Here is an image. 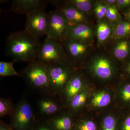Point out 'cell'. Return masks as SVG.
Here are the masks:
<instances>
[{
  "label": "cell",
  "instance_id": "12",
  "mask_svg": "<svg viewBox=\"0 0 130 130\" xmlns=\"http://www.w3.org/2000/svg\"><path fill=\"white\" fill-rule=\"evenodd\" d=\"M64 41L68 54L72 58H79L87 51L88 47L85 43L68 38H66Z\"/></svg>",
  "mask_w": 130,
  "mask_h": 130
},
{
  "label": "cell",
  "instance_id": "10",
  "mask_svg": "<svg viewBox=\"0 0 130 130\" xmlns=\"http://www.w3.org/2000/svg\"><path fill=\"white\" fill-rule=\"evenodd\" d=\"M63 16L70 27L85 23L86 18L83 13L67 2L65 6H62L58 10Z\"/></svg>",
  "mask_w": 130,
  "mask_h": 130
},
{
  "label": "cell",
  "instance_id": "21",
  "mask_svg": "<svg viewBox=\"0 0 130 130\" xmlns=\"http://www.w3.org/2000/svg\"><path fill=\"white\" fill-rule=\"evenodd\" d=\"M14 106L10 99L0 97V119L11 115Z\"/></svg>",
  "mask_w": 130,
  "mask_h": 130
},
{
  "label": "cell",
  "instance_id": "25",
  "mask_svg": "<svg viewBox=\"0 0 130 130\" xmlns=\"http://www.w3.org/2000/svg\"><path fill=\"white\" fill-rule=\"evenodd\" d=\"M103 130H116V121L112 116H106L103 122Z\"/></svg>",
  "mask_w": 130,
  "mask_h": 130
},
{
  "label": "cell",
  "instance_id": "26",
  "mask_svg": "<svg viewBox=\"0 0 130 130\" xmlns=\"http://www.w3.org/2000/svg\"><path fill=\"white\" fill-rule=\"evenodd\" d=\"M107 6L104 4L99 3L96 6L94 12L98 18L102 19L105 17Z\"/></svg>",
  "mask_w": 130,
  "mask_h": 130
},
{
  "label": "cell",
  "instance_id": "15",
  "mask_svg": "<svg viewBox=\"0 0 130 130\" xmlns=\"http://www.w3.org/2000/svg\"><path fill=\"white\" fill-rule=\"evenodd\" d=\"M82 86V80L79 77H71L64 88L65 95L69 101L73 96L79 93Z\"/></svg>",
  "mask_w": 130,
  "mask_h": 130
},
{
  "label": "cell",
  "instance_id": "23",
  "mask_svg": "<svg viewBox=\"0 0 130 130\" xmlns=\"http://www.w3.org/2000/svg\"><path fill=\"white\" fill-rule=\"evenodd\" d=\"M68 3L83 13L90 11L92 8L91 1L89 0H73Z\"/></svg>",
  "mask_w": 130,
  "mask_h": 130
},
{
  "label": "cell",
  "instance_id": "16",
  "mask_svg": "<svg viewBox=\"0 0 130 130\" xmlns=\"http://www.w3.org/2000/svg\"><path fill=\"white\" fill-rule=\"evenodd\" d=\"M111 96L109 93L105 91L97 92L93 96L91 103L93 106L104 107L107 106L111 101Z\"/></svg>",
  "mask_w": 130,
  "mask_h": 130
},
{
  "label": "cell",
  "instance_id": "31",
  "mask_svg": "<svg viewBox=\"0 0 130 130\" xmlns=\"http://www.w3.org/2000/svg\"><path fill=\"white\" fill-rule=\"evenodd\" d=\"M119 17V13L118 10L116 9L107 19L111 21H115L118 19Z\"/></svg>",
  "mask_w": 130,
  "mask_h": 130
},
{
  "label": "cell",
  "instance_id": "2",
  "mask_svg": "<svg viewBox=\"0 0 130 130\" xmlns=\"http://www.w3.org/2000/svg\"><path fill=\"white\" fill-rule=\"evenodd\" d=\"M20 74L31 88L43 91L49 95L51 93L48 66L36 60L28 63Z\"/></svg>",
  "mask_w": 130,
  "mask_h": 130
},
{
  "label": "cell",
  "instance_id": "17",
  "mask_svg": "<svg viewBox=\"0 0 130 130\" xmlns=\"http://www.w3.org/2000/svg\"><path fill=\"white\" fill-rule=\"evenodd\" d=\"M111 33V28L109 24L105 21H101L98 25L96 35L98 41L104 42L109 37Z\"/></svg>",
  "mask_w": 130,
  "mask_h": 130
},
{
  "label": "cell",
  "instance_id": "14",
  "mask_svg": "<svg viewBox=\"0 0 130 130\" xmlns=\"http://www.w3.org/2000/svg\"><path fill=\"white\" fill-rule=\"evenodd\" d=\"M38 105L40 112L46 116H52L59 111L58 104L49 97L42 98L39 101Z\"/></svg>",
  "mask_w": 130,
  "mask_h": 130
},
{
  "label": "cell",
  "instance_id": "4",
  "mask_svg": "<svg viewBox=\"0 0 130 130\" xmlns=\"http://www.w3.org/2000/svg\"><path fill=\"white\" fill-rule=\"evenodd\" d=\"M65 57L61 44L57 41L46 37L41 44L37 59L49 66L63 62Z\"/></svg>",
  "mask_w": 130,
  "mask_h": 130
},
{
  "label": "cell",
  "instance_id": "36",
  "mask_svg": "<svg viewBox=\"0 0 130 130\" xmlns=\"http://www.w3.org/2000/svg\"><path fill=\"white\" fill-rule=\"evenodd\" d=\"M6 1H0V3H4L6 2ZM2 11L1 9L0 8V14H1L2 13Z\"/></svg>",
  "mask_w": 130,
  "mask_h": 130
},
{
  "label": "cell",
  "instance_id": "5",
  "mask_svg": "<svg viewBox=\"0 0 130 130\" xmlns=\"http://www.w3.org/2000/svg\"><path fill=\"white\" fill-rule=\"evenodd\" d=\"M25 30L39 38L46 35L48 26L49 14L44 9H40L26 15Z\"/></svg>",
  "mask_w": 130,
  "mask_h": 130
},
{
  "label": "cell",
  "instance_id": "8",
  "mask_svg": "<svg viewBox=\"0 0 130 130\" xmlns=\"http://www.w3.org/2000/svg\"><path fill=\"white\" fill-rule=\"evenodd\" d=\"M47 1L41 0H14L12 2L11 11L26 15L40 9H44Z\"/></svg>",
  "mask_w": 130,
  "mask_h": 130
},
{
  "label": "cell",
  "instance_id": "35",
  "mask_svg": "<svg viewBox=\"0 0 130 130\" xmlns=\"http://www.w3.org/2000/svg\"><path fill=\"white\" fill-rule=\"evenodd\" d=\"M126 16L128 19L130 21V10L126 13Z\"/></svg>",
  "mask_w": 130,
  "mask_h": 130
},
{
  "label": "cell",
  "instance_id": "34",
  "mask_svg": "<svg viewBox=\"0 0 130 130\" xmlns=\"http://www.w3.org/2000/svg\"><path fill=\"white\" fill-rule=\"evenodd\" d=\"M126 72L128 73L130 76V61L126 66Z\"/></svg>",
  "mask_w": 130,
  "mask_h": 130
},
{
  "label": "cell",
  "instance_id": "30",
  "mask_svg": "<svg viewBox=\"0 0 130 130\" xmlns=\"http://www.w3.org/2000/svg\"><path fill=\"white\" fill-rule=\"evenodd\" d=\"M116 3L118 6L121 8L130 6V0H118Z\"/></svg>",
  "mask_w": 130,
  "mask_h": 130
},
{
  "label": "cell",
  "instance_id": "22",
  "mask_svg": "<svg viewBox=\"0 0 130 130\" xmlns=\"http://www.w3.org/2000/svg\"><path fill=\"white\" fill-rule=\"evenodd\" d=\"M130 34V22L123 21L119 23L115 26L114 34L117 38H122Z\"/></svg>",
  "mask_w": 130,
  "mask_h": 130
},
{
  "label": "cell",
  "instance_id": "3",
  "mask_svg": "<svg viewBox=\"0 0 130 130\" xmlns=\"http://www.w3.org/2000/svg\"><path fill=\"white\" fill-rule=\"evenodd\" d=\"M10 116L13 130H32L37 121L31 105L25 99L14 106Z\"/></svg>",
  "mask_w": 130,
  "mask_h": 130
},
{
  "label": "cell",
  "instance_id": "9",
  "mask_svg": "<svg viewBox=\"0 0 130 130\" xmlns=\"http://www.w3.org/2000/svg\"><path fill=\"white\" fill-rule=\"evenodd\" d=\"M91 69L94 74L102 79H109L113 73L111 62L104 56H98L94 59L91 64Z\"/></svg>",
  "mask_w": 130,
  "mask_h": 130
},
{
  "label": "cell",
  "instance_id": "6",
  "mask_svg": "<svg viewBox=\"0 0 130 130\" xmlns=\"http://www.w3.org/2000/svg\"><path fill=\"white\" fill-rule=\"evenodd\" d=\"M48 73L51 93L64 88L71 78L70 70L63 62L48 66Z\"/></svg>",
  "mask_w": 130,
  "mask_h": 130
},
{
  "label": "cell",
  "instance_id": "24",
  "mask_svg": "<svg viewBox=\"0 0 130 130\" xmlns=\"http://www.w3.org/2000/svg\"><path fill=\"white\" fill-rule=\"evenodd\" d=\"M86 94L84 92L78 93L70 101V106L73 109H77L83 106L86 102Z\"/></svg>",
  "mask_w": 130,
  "mask_h": 130
},
{
  "label": "cell",
  "instance_id": "27",
  "mask_svg": "<svg viewBox=\"0 0 130 130\" xmlns=\"http://www.w3.org/2000/svg\"><path fill=\"white\" fill-rule=\"evenodd\" d=\"M79 130H96V125L93 121L89 120L80 124L78 127Z\"/></svg>",
  "mask_w": 130,
  "mask_h": 130
},
{
  "label": "cell",
  "instance_id": "29",
  "mask_svg": "<svg viewBox=\"0 0 130 130\" xmlns=\"http://www.w3.org/2000/svg\"><path fill=\"white\" fill-rule=\"evenodd\" d=\"M125 116L122 124V130H130V113Z\"/></svg>",
  "mask_w": 130,
  "mask_h": 130
},
{
  "label": "cell",
  "instance_id": "18",
  "mask_svg": "<svg viewBox=\"0 0 130 130\" xmlns=\"http://www.w3.org/2000/svg\"><path fill=\"white\" fill-rule=\"evenodd\" d=\"M13 61H0V76L21 77L20 73L16 71L14 67Z\"/></svg>",
  "mask_w": 130,
  "mask_h": 130
},
{
  "label": "cell",
  "instance_id": "11",
  "mask_svg": "<svg viewBox=\"0 0 130 130\" xmlns=\"http://www.w3.org/2000/svg\"><path fill=\"white\" fill-rule=\"evenodd\" d=\"M93 32L91 27L85 24L70 27L66 38L71 39L85 43L93 38Z\"/></svg>",
  "mask_w": 130,
  "mask_h": 130
},
{
  "label": "cell",
  "instance_id": "1",
  "mask_svg": "<svg viewBox=\"0 0 130 130\" xmlns=\"http://www.w3.org/2000/svg\"><path fill=\"white\" fill-rule=\"evenodd\" d=\"M41 43L39 38L25 30L12 32L5 42V51L14 62L28 63L38 59Z\"/></svg>",
  "mask_w": 130,
  "mask_h": 130
},
{
  "label": "cell",
  "instance_id": "32",
  "mask_svg": "<svg viewBox=\"0 0 130 130\" xmlns=\"http://www.w3.org/2000/svg\"><path fill=\"white\" fill-rule=\"evenodd\" d=\"M0 130H13L10 124L0 121Z\"/></svg>",
  "mask_w": 130,
  "mask_h": 130
},
{
  "label": "cell",
  "instance_id": "13",
  "mask_svg": "<svg viewBox=\"0 0 130 130\" xmlns=\"http://www.w3.org/2000/svg\"><path fill=\"white\" fill-rule=\"evenodd\" d=\"M46 121L54 130H71L72 128L71 118L66 115L48 118Z\"/></svg>",
  "mask_w": 130,
  "mask_h": 130
},
{
  "label": "cell",
  "instance_id": "19",
  "mask_svg": "<svg viewBox=\"0 0 130 130\" xmlns=\"http://www.w3.org/2000/svg\"><path fill=\"white\" fill-rule=\"evenodd\" d=\"M118 96L123 105L130 107V82L123 84L119 88Z\"/></svg>",
  "mask_w": 130,
  "mask_h": 130
},
{
  "label": "cell",
  "instance_id": "20",
  "mask_svg": "<svg viewBox=\"0 0 130 130\" xmlns=\"http://www.w3.org/2000/svg\"><path fill=\"white\" fill-rule=\"evenodd\" d=\"M129 44L126 41L118 43L113 50V55L117 59H123L126 58L129 54Z\"/></svg>",
  "mask_w": 130,
  "mask_h": 130
},
{
  "label": "cell",
  "instance_id": "28",
  "mask_svg": "<svg viewBox=\"0 0 130 130\" xmlns=\"http://www.w3.org/2000/svg\"><path fill=\"white\" fill-rule=\"evenodd\" d=\"M32 130H54L48 124L46 120V121H37L36 124Z\"/></svg>",
  "mask_w": 130,
  "mask_h": 130
},
{
  "label": "cell",
  "instance_id": "7",
  "mask_svg": "<svg viewBox=\"0 0 130 130\" xmlns=\"http://www.w3.org/2000/svg\"><path fill=\"white\" fill-rule=\"evenodd\" d=\"M48 14L46 37L57 41H64L70 28L66 20L58 11H51Z\"/></svg>",
  "mask_w": 130,
  "mask_h": 130
},
{
  "label": "cell",
  "instance_id": "33",
  "mask_svg": "<svg viewBox=\"0 0 130 130\" xmlns=\"http://www.w3.org/2000/svg\"><path fill=\"white\" fill-rule=\"evenodd\" d=\"M116 1L115 0H106L105 1V2L108 5H113L116 3Z\"/></svg>",
  "mask_w": 130,
  "mask_h": 130
}]
</instances>
